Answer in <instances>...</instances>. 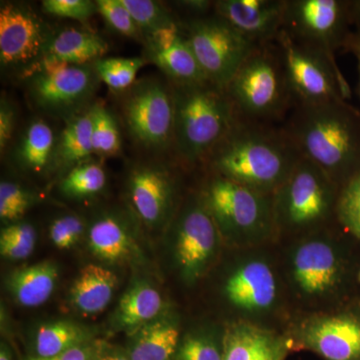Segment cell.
<instances>
[{
	"mask_svg": "<svg viewBox=\"0 0 360 360\" xmlns=\"http://www.w3.org/2000/svg\"><path fill=\"white\" fill-rule=\"evenodd\" d=\"M302 158L285 129L238 118L205 160L213 174L272 195Z\"/></svg>",
	"mask_w": 360,
	"mask_h": 360,
	"instance_id": "obj_1",
	"label": "cell"
},
{
	"mask_svg": "<svg viewBox=\"0 0 360 360\" xmlns=\"http://www.w3.org/2000/svg\"><path fill=\"white\" fill-rule=\"evenodd\" d=\"M285 131L302 158L341 187L360 170V112L347 101L295 105Z\"/></svg>",
	"mask_w": 360,
	"mask_h": 360,
	"instance_id": "obj_2",
	"label": "cell"
},
{
	"mask_svg": "<svg viewBox=\"0 0 360 360\" xmlns=\"http://www.w3.org/2000/svg\"><path fill=\"white\" fill-rule=\"evenodd\" d=\"M174 148L186 162L205 160L238 120L224 89L210 82L174 85Z\"/></svg>",
	"mask_w": 360,
	"mask_h": 360,
	"instance_id": "obj_3",
	"label": "cell"
},
{
	"mask_svg": "<svg viewBox=\"0 0 360 360\" xmlns=\"http://www.w3.org/2000/svg\"><path fill=\"white\" fill-rule=\"evenodd\" d=\"M239 120L269 124L293 103L276 47L260 45L224 89Z\"/></svg>",
	"mask_w": 360,
	"mask_h": 360,
	"instance_id": "obj_4",
	"label": "cell"
},
{
	"mask_svg": "<svg viewBox=\"0 0 360 360\" xmlns=\"http://www.w3.org/2000/svg\"><path fill=\"white\" fill-rule=\"evenodd\" d=\"M217 229L236 243L252 245L276 229L272 195L214 174L200 198Z\"/></svg>",
	"mask_w": 360,
	"mask_h": 360,
	"instance_id": "obj_5",
	"label": "cell"
},
{
	"mask_svg": "<svg viewBox=\"0 0 360 360\" xmlns=\"http://www.w3.org/2000/svg\"><path fill=\"white\" fill-rule=\"evenodd\" d=\"M340 191L323 170L302 158L272 194L276 229L302 231L323 224L336 212Z\"/></svg>",
	"mask_w": 360,
	"mask_h": 360,
	"instance_id": "obj_6",
	"label": "cell"
},
{
	"mask_svg": "<svg viewBox=\"0 0 360 360\" xmlns=\"http://www.w3.org/2000/svg\"><path fill=\"white\" fill-rule=\"evenodd\" d=\"M295 105L347 101L350 87L336 60L281 30L274 40Z\"/></svg>",
	"mask_w": 360,
	"mask_h": 360,
	"instance_id": "obj_7",
	"label": "cell"
},
{
	"mask_svg": "<svg viewBox=\"0 0 360 360\" xmlns=\"http://www.w3.org/2000/svg\"><path fill=\"white\" fill-rule=\"evenodd\" d=\"M184 35L206 80L222 89L258 47L214 13L189 20Z\"/></svg>",
	"mask_w": 360,
	"mask_h": 360,
	"instance_id": "obj_8",
	"label": "cell"
},
{
	"mask_svg": "<svg viewBox=\"0 0 360 360\" xmlns=\"http://www.w3.org/2000/svg\"><path fill=\"white\" fill-rule=\"evenodd\" d=\"M350 4L345 0H286L283 30L335 60V52L347 49L354 32L350 30Z\"/></svg>",
	"mask_w": 360,
	"mask_h": 360,
	"instance_id": "obj_9",
	"label": "cell"
},
{
	"mask_svg": "<svg viewBox=\"0 0 360 360\" xmlns=\"http://www.w3.org/2000/svg\"><path fill=\"white\" fill-rule=\"evenodd\" d=\"M132 137L146 148L163 150L174 144V91L156 80L136 85L124 104Z\"/></svg>",
	"mask_w": 360,
	"mask_h": 360,
	"instance_id": "obj_10",
	"label": "cell"
},
{
	"mask_svg": "<svg viewBox=\"0 0 360 360\" xmlns=\"http://www.w3.org/2000/svg\"><path fill=\"white\" fill-rule=\"evenodd\" d=\"M49 37L44 21L32 9L18 4L0 9V60L6 68H26L30 72L44 58Z\"/></svg>",
	"mask_w": 360,
	"mask_h": 360,
	"instance_id": "obj_11",
	"label": "cell"
},
{
	"mask_svg": "<svg viewBox=\"0 0 360 360\" xmlns=\"http://www.w3.org/2000/svg\"><path fill=\"white\" fill-rule=\"evenodd\" d=\"M290 274L296 290L307 298L326 297L338 290L345 266L330 239H304L290 258Z\"/></svg>",
	"mask_w": 360,
	"mask_h": 360,
	"instance_id": "obj_12",
	"label": "cell"
},
{
	"mask_svg": "<svg viewBox=\"0 0 360 360\" xmlns=\"http://www.w3.org/2000/svg\"><path fill=\"white\" fill-rule=\"evenodd\" d=\"M219 229L201 200L191 201L176 224L175 257L182 276L194 283L210 266L217 250Z\"/></svg>",
	"mask_w": 360,
	"mask_h": 360,
	"instance_id": "obj_13",
	"label": "cell"
},
{
	"mask_svg": "<svg viewBox=\"0 0 360 360\" xmlns=\"http://www.w3.org/2000/svg\"><path fill=\"white\" fill-rule=\"evenodd\" d=\"M290 340L291 349L309 350L323 360H360V316L326 314L305 321Z\"/></svg>",
	"mask_w": 360,
	"mask_h": 360,
	"instance_id": "obj_14",
	"label": "cell"
},
{
	"mask_svg": "<svg viewBox=\"0 0 360 360\" xmlns=\"http://www.w3.org/2000/svg\"><path fill=\"white\" fill-rule=\"evenodd\" d=\"M30 77V94L34 103L44 110L63 112L77 108L91 96L98 75L89 65H65Z\"/></svg>",
	"mask_w": 360,
	"mask_h": 360,
	"instance_id": "obj_15",
	"label": "cell"
},
{
	"mask_svg": "<svg viewBox=\"0 0 360 360\" xmlns=\"http://www.w3.org/2000/svg\"><path fill=\"white\" fill-rule=\"evenodd\" d=\"M286 0H219L214 13L257 46L274 42L283 28Z\"/></svg>",
	"mask_w": 360,
	"mask_h": 360,
	"instance_id": "obj_16",
	"label": "cell"
},
{
	"mask_svg": "<svg viewBox=\"0 0 360 360\" xmlns=\"http://www.w3.org/2000/svg\"><path fill=\"white\" fill-rule=\"evenodd\" d=\"M227 300L245 314H262L276 304L278 281L271 265L262 258L241 262L224 284Z\"/></svg>",
	"mask_w": 360,
	"mask_h": 360,
	"instance_id": "obj_17",
	"label": "cell"
},
{
	"mask_svg": "<svg viewBox=\"0 0 360 360\" xmlns=\"http://www.w3.org/2000/svg\"><path fill=\"white\" fill-rule=\"evenodd\" d=\"M132 207L148 225L162 224L174 206V186L167 170L155 165L135 167L129 175Z\"/></svg>",
	"mask_w": 360,
	"mask_h": 360,
	"instance_id": "obj_18",
	"label": "cell"
},
{
	"mask_svg": "<svg viewBox=\"0 0 360 360\" xmlns=\"http://www.w3.org/2000/svg\"><path fill=\"white\" fill-rule=\"evenodd\" d=\"M290 350V338L246 322L224 331V360H285Z\"/></svg>",
	"mask_w": 360,
	"mask_h": 360,
	"instance_id": "obj_19",
	"label": "cell"
},
{
	"mask_svg": "<svg viewBox=\"0 0 360 360\" xmlns=\"http://www.w3.org/2000/svg\"><path fill=\"white\" fill-rule=\"evenodd\" d=\"M117 286V276L105 267L89 264L80 270L70 290V303L82 314L103 311Z\"/></svg>",
	"mask_w": 360,
	"mask_h": 360,
	"instance_id": "obj_20",
	"label": "cell"
},
{
	"mask_svg": "<svg viewBox=\"0 0 360 360\" xmlns=\"http://www.w3.org/2000/svg\"><path fill=\"white\" fill-rule=\"evenodd\" d=\"M108 49V42L96 33L68 28L51 37L44 58L68 65H86L103 58Z\"/></svg>",
	"mask_w": 360,
	"mask_h": 360,
	"instance_id": "obj_21",
	"label": "cell"
},
{
	"mask_svg": "<svg viewBox=\"0 0 360 360\" xmlns=\"http://www.w3.org/2000/svg\"><path fill=\"white\" fill-rule=\"evenodd\" d=\"M58 278L56 264L42 262L14 271L7 279V288L18 304L37 307L51 298Z\"/></svg>",
	"mask_w": 360,
	"mask_h": 360,
	"instance_id": "obj_22",
	"label": "cell"
},
{
	"mask_svg": "<svg viewBox=\"0 0 360 360\" xmlns=\"http://www.w3.org/2000/svg\"><path fill=\"white\" fill-rule=\"evenodd\" d=\"M127 354L130 360H174L179 329L172 321H155L135 333Z\"/></svg>",
	"mask_w": 360,
	"mask_h": 360,
	"instance_id": "obj_23",
	"label": "cell"
},
{
	"mask_svg": "<svg viewBox=\"0 0 360 360\" xmlns=\"http://www.w3.org/2000/svg\"><path fill=\"white\" fill-rule=\"evenodd\" d=\"M162 307V297L155 288L148 283H137L120 300L116 321L122 328L134 335L155 321Z\"/></svg>",
	"mask_w": 360,
	"mask_h": 360,
	"instance_id": "obj_24",
	"label": "cell"
},
{
	"mask_svg": "<svg viewBox=\"0 0 360 360\" xmlns=\"http://www.w3.org/2000/svg\"><path fill=\"white\" fill-rule=\"evenodd\" d=\"M89 245L96 257L116 262L129 257L132 240L124 222L115 215L108 214L97 219L90 227Z\"/></svg>",
	"mask_w": 360,
	"mask_h": 360,
	"instance_id": "obj_25",
	"label": "cell"
},
{
	"mask_svg": "<svg viewBox=\"0 0 360 360\" xmlns=\"http://www.w3.org/2000/svg\"><path fill=\"white\" fill-rule=\"evenodd\" d=\"M87 343L90 333L86 329L70 321L51 322L37 329L30 356L49 359Z\"/></svg>",
	"mask_w": 360,
	"mask_h": 360,
	"instance_id": "obj_26",
	"label": "cell"
},
{
	"mask_svg": "<svg viewBox=\"0 0 360 360\" xmlns=\"http://www.w3.org/2000/svg\"><path fill=\"white\" fill-rule=\"evenodd\" d=\"M148 52L149 59L174 82V85L207 82L184 33L181 39L167 51Z\"/></svg>",
	"mask_w": 360,
	"mask_h": 360,
	"instance_id": "obj_27",
	"label": "cell"
},
{
	"mask_svg": "<svg viewBox=\"0 0 360 360\" xmlns=\"http://www.w3.org/2000/svg\"><path fill=\"white\" fill-rule=\"evenodd\" d=\"M56 136L49 123L34 120L28 125L18 148V160L26 169L44 172L56 158Z\"/></svg>",
	"mask_w": 360,
	"mask_h": 360,
	"instance_id": "obj_28",
	"label": "cell"
},
{
	"mask_svg": "<svg viewBox=\"0 0 360 360\" xmlns=\"http://www.w3.org/2000/svg\"><path fill=\"white\" fill-rule=\"evenodd\" d=\"M94 153L91 110L73 117L63 130L54 160L71 167L86 161Z\"/></svg>",
	"mask_w": 360,
	"mask_h": 360,
	"instance_id": "obj_29",
	"label": "cell"
},
{
	"mask_svg": "<svg viewBox=\"0 0 360 360\" xmlns=\"http://www.w3.org/2000/svg\"><path fill=\"white\" fill-rule=\"evenodd\" d=\"M106 175L103 167L96 162H84L70 170L60 184L61 191L70 198H80L94 195L103 191Z\"/></svg>",
	"mask_w": 360,
	"mask_h": 360,
	"instance_id": "obj_30",
	"label": "cell"
},
{
	"mask_svg": "<svg viewBox=\"0 0 360 360\" xmlns=\"http://www.w3.org/2000/svg\"><path fill=\"white\" fill-rule=\"evenodd\" d=\"M174 360H224V333L194 331L179 341Z\"/></svg>",
	"mask_w": 360,
	"mask_h": 360,
	"instance_id": "obj_31",
	"label": "cell"
},
{
	"mask_svg": "<svg viewBox=\"0 0 360 360\" xmlns=\"http://www.w3.org/2000/svg\"><path fill=\"white\" fill-rule=\"evenodd\" d=\"M144 65V59L139 58H106L96 60L94 68L99 79L115 91H120L134 84Z\"/></svg>",
	"mask_w": 360,
	"mask_h": 360,
	"instance_id": "obj_32",
	"label": "cell"
},
{
	"mask_svg": "<svg viewBox=\"0 0 360 360\" xmlns=\"http://www.w3.org/2000/svg\"><path fill=\"white\" fill-rule=\"evenodd\" d=\"M94 153L101 156L117 155L122 148L120 129L113 116L103 106L91 110Z\"/></svg>",
	"mask_w": 360,
	"mask_h": 360,
	"instance_id": "obj_33",
	"label": "cell"
},
{
	"mask_svg": "<svg viewBox=\"0 0 360 360\" xmlns=\"http://www.w3.org/2000/svg\"><path fill=\"white\" fill-rule=\"evenodd\" d=\"M335 214L340 224L360 241V170L340 187Z\"/></svg>",
	"mask_w": 360,
	"mask_h": 360,
	"instance_id": "obj_34",
	"label": "cell"
},
{
	"mask_svg": "<svg viewBox=\"0 0 360 360\" xmlns=\"http://www.w3.org/2000/svg\"><path fill=\"white\" fill-rule=\"evenodd\" d=\"M141 30L149 33L175 23L174 16L160 4L151 0H122Z\"/></svg>",
	"mask_w": 360,
	"mask_h": 360,
	"instance_id": "obj_35",
	"label": "cell"
},
{
	"mask_svg": "<svg viewBox=\"0 0 360 360\" xmlns=\"http://www.w3.org/2000/svg\"><path fill=\"white\" fill-rule=\"evenodd\" d=\"M32 194L18 184L1 181L0 184V217L15 221L25 214L32 205Z\"/></svg>",
	"mask_w": 360,
	"mask_h": 360,
	"instance_id": "obj_36",
	"label": "cell"
},
{
	"mask_svg": "<svg viewBox=\"0 0 360 360\" xmlns=\"http://www.w3.org/2000/svg\"><path fill=\"white\" fill-rule=\"evenodd\" d=\"M96 4L97 13L103 16L113 30L132 39L139 37L141 28L127 7L123 6L122 0H97Z\"/></svg>",
	"mask_w": 360,
	"mask_h": 360,
	"instance_id": "obj_37",
	"label": "cell"
},
{
	"mask_svg": "<svg viewBox=\"0 0 360 360\" xmlns=\"http://www.w3.org/2000/svg\"><path fill=\"white\" fill-rule=\"evenodd\" d=\"M84 231L82 219L75 215H65L52 221L49 227V238L58 250H70L77 245Z\"/></svg>",
	"mask_w": 360,
	"mask_h": 360,
	"instance_id": "obj_38",
	"label": "cell"
},
{
	"mask_svg": "<svg viewBox=\"0 0 360 360\" xmlns=\"http://www.w3.org/2000/svg\"><path fill=\"white\" fill-rule=\"evenodd\" d=\"M45 13L60 18L86 21L97 13L96 2L90 0H45L42 1Z\"/></svg>",
	"mask_w": 360,
	"mask_h": 360,
	"instance_id": "obj_39",
	"label": "cell"
},
{
	"mask_svg": "<svg viewBox=\"0 0 360 360\" xmlns=\"http://www.w3.org/2000/svg\"><path fill=\"white\" fill-rule=\"evenodd\" d=\"M0 240L18 241V243L35 246L37 231L32 224L20 222L2 229Z\"/></svg>",
	"mask_w": 360,
	"mask_h": 360,
	"instance_id": "obj_40",
	"label": "cell"
},
{
	"mask_svg": "<svg viewBox=\"0 0 360 360\" xmlns=\"http://www.w3.org/2000/svg\"><path fill=\"white\" fill-rule=\"evenodd\" d=\"M101 347L92 345L91 342L68 350L63 354L56 356L41 359V357L30 356L25 357V360H97L98 359Z\"/></svg>",
	"mask_w": 360,
	"mask_h": 360,
	"instance_id": "obj_41",
	"label": "cell"
},
{
	"mask_svg": "<svg viewBox=\"0 0 360 360\" xmlns=\"http://www.w3.org/2000/svg\"><path fill=\"white\" fill-rule=\"evenodd\" d=\"M14 112L11 104L2 101L0 106V148L4 151L11 141L14 129Z\"/></svg>",
	"mask_w": 360,
	"mask_h": 360,
	"instance_id": "obj_42",
	"label": "cell"
},
{
	"mask_svg": "<svg viewBox=\"0 0 360 360\" xmlns=\"http://www.w3.org/2000/svg\"><path fill=\"white\" fill-rule=\"evenodd\" d=\"M35 246L18 243V241L0 240V253L11 260L25 259L32 255Z\"/></svg>",
	"mask_w": 360,
	"mask_h": 360,
	"instance_id": "obj_43",
	"label": "cell"
},
{
	"mask_svg": "<svg viewBox=\"0 0 360 360\" xmlns=\"http://www.w3.org/2000/svg\"><path fill=\"white\" fill-rule=\"evenodd\" d=\"M347 51L352 52L355 56L357 63V71H359V94H360V32L355 30L352 32L350 37L349 41H348Z\"/></svg>",
	"mask_w": 360,
	"mask_h": 360,
	"instance_id": "obj_44",
	"label": "cell"
},
{
	"mask_svg": "<svg viewBox=\"0 0 360 360\" xmlns=\"http://www.w3.org/2000/svg\"><path fill=\"white\" fill-rule=\"evenodd\" d=\"M97 360H130L127 354H120L117 352H110L105 348L101 347L98 359Z\"/></svg>",
	"mask_w": 360,
	"mask_h": 360,
	"instance_id": "obj_45",
	"label": "cell"
},
{
	"mask_svg": "<svg viewBox=\"0 0 360 360\" xmlns=\"http://www.w3.org/2000/svg\"><path fill=\"white\" fill-rule=\"evenodd\" d=\"M352 25L356 26V30L360 32V0H355L350 4Z\"/></svg>",
	"mask_w": 360,
	"mask_h": 360,
	"instance_id": "obj_46",
	"label": "cell"
},
{
	"mask_svg": "<svg viewBox=\"0 0 360 360\" xmlns=\"http://www.w3.org/2000/svg\"><path fill=\"white\" fill-rule=\"evenodd\" d=\"M0 360H13V350L6 342L0 345Z\"/></svg>",
	"mask_w": 360,
	"mask_h": 360,
	"instance_id": "obj_47",
	"label": "cell"
},
{
	"mask_svg": "<svg viewBox=\"0 0 360 360\" xmlns=\"http://www.w3.org/2000/svg\"><path fill=\"white\" fill-rule=\"evenodd\" d=\"M359 279H360V274H359Z\"/></svg>",
	"mask_w": 360,
	"mask_h": 360,
	"instance_id": "obj_48",
	"label": "cell"
}]
</instances>
